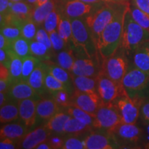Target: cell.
<instances>
[{
	"instance_id": "obj_1",
	"label": "cell",
	"mask_w": 149,
	"mask_h": 149,
	"mask_svg": "<svg viewBox=\"0 0 149 149\" xmlns=\"http://www.w3.org/2000/svg\"><path fill=\"white\" fill-rule=\"evenodd\" d=\"M129 2L122 0L118 3L114 17L102 32L97 43V49L102 58L107 59L120 48L124 17Z\"/></svg>"
},
{
	"instance_id": "obj_2",
	"label": "cell",
	"mask_w": 149,
	"mask_h": 149,
	"mask_svg": "<svg viewBox=\"0 0 149 149\" xmlns=\"http://www.w3.org/2000/svg\"><path fill=\"white\" fill-rule=\"evenodd\" d=\"M148 41H149V31L141 27L133 19L128 5L123 25L120 48L128 55L133 54L137 48Z\"/></svg>"
},
{
	"instance_id": "obj_3",
	"label": "cell",
	"mask_w": 149,
	"mask_h": 149,
	"mask_svg": "<svg viewBox=\"0 0 149 149\" xmlns=\"http://www.w3.org/2000/svg\"><path fill=\"white\" fill-rule=\"evenodd\" d=\"M72 24V38L70 43L76 53H82L89 57L100 55L97 47L93 40L84 18L70 19Z\"/></svg>"
},
{
	"instance_id": "obj_4",
	"label": "cell",
	"mask_w": 149,
	"mask_h": 149,
	"mask_svg": "<svg viewBox=\"0 0 149 149\" xmlns=\"http://www.w3.org/2000/svg\"><path fill=\"white\" fill-rule=\"evenodd\" d=\"M120 1L104 3L101 7L84 18L96 45H97L99 39L104 30L114 17Z\"/></svg>"
},
{
	"instance_id": "obj_5",
	"label": "cell",
	"mask_w": 149,
	"mask_h": 149,
	"mask_svg": "<svg viewBox=\"0 0 149 149\" xmlns=\"http://www.w3.org/2000/svg\"><path fill=\"white\" fill-rule=\"evenodd\" d=\"M122 122V116L114 103L102 104L95 115L93 127L112 133Z\"/></svg>"
},
{
	"instance_id": "obj_6",
	"label": "cell",
	"mask_w": 149,
	"mask_h": 149,
	"mask_svg": "<svg viewBox=\"0 0 149 149\" xmlns=\"http://www.w3.org/2000/svg\"><path fill=\"white\" fill-rule=\"evenodd\" d=\"M126 55L122 48H119L111 57L104 59L103 72L114 81L122 83L123 78L129 67Z\"/></svg>"
},
{
	"instance_id": "obj_7",
	"label": "cell",
	"mask_w": 149,
	"mask_h": 149,
	"mask_svg": "<svg viewBox=\"0 0 149 149\" xmlns=\"http://www.w3.org/2000/svg\"><path fill=\"white\" fill-rule=\"evenodd\" d=\"M149 83V74L133 64L122 79V85L126 94L130 97L139 96L141 92L146 88Z\"/></svg>"
},
{
	"instance_id": "obj_8",
	"label": "cell",
	"mask_w": 149,
	"mask_h": 149,
	"mask_svg": "<svg viewBox=\"0 0 149 149\" xmlns=\"http://www.w3.org/2000/svg\"><path fill=\"white\" fill-rule=\"evenodd\" d=\"M97 92L103 104L113 103L120 97L127 95L122 83L111 79L103 70L98 75Z\"/></svg>"
},
{
	"instance_id": "obj_9",
	"label": "cell",
	"mask_w": 149,
	"mask_h": 149,
	"mask_svg": "<svg viewBox=\"0 0 149 149\" xmlns=\"http://www.w3.org/2000/svg\"><path fill=\"white\" fill-rule=\"evenodd\" d=\"M144 100L141 97H130L125 95L113 102L120 111L122 122L126 124H136L140 115V109Z\"/></svg>"
},
{
	"instance_id": "obj_10",
	"label": "cell",
	"mask_w": 149,
	"mask_h": 149,
	"mask_svg": "<svg viewBox=\"0 0 149 149\" xmlns=\"http://www.w3.org/2000/svg\"><path fill=\"white\" fill-rule=\"evenodd\" d=\"M102 104L101 98L97 92H81L74 90L71 95V104L94 116Z\"/></svg>"
},
{
	"instance_id": "obj_11",
	"label": "cell",
	"mask_w": 149,
	"mask_h": 149,
	"mask_svg": "<svg viewBox=\"0 0 149 149\" xmlns=\"http://www.w3.org/2000/svg\"><path fill=\"white\" fill-rule=\"evenodd\" d=\"M85 149H113L118 148V144L113 134L97 130L91 131L84 138Z\"/></svg>"
},
{
	"instance_id": "obj_12",
	"label": "cell",
	"mask_w": 149,
	"mask_h": 149,
	"mask_svg": "<svg viewBox=\"0 0 149 149\" xmlns=\"http://www.w3.org/2000/svg\"><path fill=\"white\" fill-rule=\"evenodd\" d=\"M103 4H91L81 0H67L62 8H59L61 13L70 19L85 18Z\"/></svg>"
},
{
	"instance_id": "obj_13",
	"label": "cell",
	"mask_w": 149,
	"mask_h": 149,
	"mask_svg": "<svg viewBox=\"0 0 149 149\" xmlns=\"http://www.w3.org/2000/svg\"><path fill=\"white\" fill-rule=\"evenodd\" d=\"M102 70V66H100L98 61V56L89 57L81 55L76 58L72 67L71 73L75 75L98 77Z\"/></svg>"
},
{
	"instance_id": "obj_14",
	"label": "cell",
	"mask_w": 149,
	"mask_h": 149,
	"mask_svg": "<svg viewBox=\"0 0 149 149\" xmlns=\"http://www.w3.org/2000/svg\"><path fill=\"white\" fill-rule=\"evenodd\" d=\"M111 134L114 136L119 146L120 143L137 144L141 138V130L135 124L122 122Z\"/></svg>"
},
{
	"instance_id": "obj_15",
	"label": "cell",
	"mask_w": 149,
	"mask_h": 149,
	"mask_svg": "<svg viewBox=\"0 0 149 149\" xmlns=\"http://www.w3.org/2000/svg\"><path fill=\"white\" fill-rule=\"evenodd\" d=\"M40 99L29 98L18 102L19 118L28 128H32L37 123V102Z\"/></svg>"
},
{
	"instance_id": "obj_16",
	"label": "cell",
	"mask_w": 149,
	"mask_h": 149,
	"mask_svg": "<svg viewBox=\"0 0 149 149\" xmlns=\"http://www.w3.org/2000/svg\"><path fill=\"white\" fill-rule=\"evenodd\" d=\"M8 95L10 101L14 102L29 98L40 99L41 97L28 81L21 79L13 82L9 89Z\"/></svg>"
},
{
	"instance_id": "obj_17",
	"label": "cell",
	"mask_w": 149,
	"mask_h": 149,
	"mask_svg": "<svg viewBox=\"0 0 149 149\" xmlns=\"http://www.w3.org/2000/svg\"><path fill=\"white\" fill-rule=\"evenodd\" d=\"M45 126H39L26 135L19 141V148L25 149H34L42 142L47 141L51 135Z\"/></svg>"
},
{
	"instance_id": "obj_18",
	"label": "cell",
	"mask_w": 149,
	"mask_h": 149,
	"mask_svg": "<svg viewBox=\"0 0 149 149\" xmlns=\"http://www.w3.org/2000/svg\"><path fill=\"white\" fill-rule=\"evenodd\" d=\"M62 109L53 97L40 99L37 105V118L46 122Z\"/></svg>"
},
{
	"instance_id": "obj_19",
	"label": "cell",
	"mask_w": 149,
	"mask_h": 149,
	"mask_svg": "<svg viewBox=\"0 0 149 149\" xmlns=\"http://www.w3.org/2000/svg\"><path fill=\"white\" fill-rule=\"evenodd\" d=\"M29 128L23 122H9L1 126L0 129L1 139L8 138L19 142L29 133Z\"/></svg>"
},
{
	"instance_id": "obj_20",
	"label": "cell",
	"mask_w": 149,
	"mask_h": 149,
	"mask_svg": "<svg viewBox=\"0 0 149 149\" xmlns=\"http://www.w3.org/2000/svg\"><path fill=\"white\" fill-rule=\"evenodd\" d=\"M46 71V63L41 62L37 66L28 79V82L33 88L42 97L48 91L45 86V74Z\"/></svg>"
},
{
	"instance_id": "obj_21",
	"label": "cell",
	"mask_w": 149,
	"mask_h": 149,
	"mask_svg": "<svg viewBox=\"0 0 149 149\" xmlns=\"http://www.w3.org/2000/svg\"><path fill=\"white\" fill-rule=\"evenodd\" d=\"M74 90L81 92H97L98 77L75 75L70 72Z\"/></svg>"
},
{
	"instance_id": "obj_22",
	"label": "cell",
	"mask_w": 149,
	"mask_h": 149,
	"mask_svg": "<svg viewBox=\"0 0 149 149\" xmlns=\"http://www.w3.org/2000/svg\"><path fill=\"white\" fill-rule=\"evenodd\" d=\"M133 64L149 74V41L145 42L133 52Z\"/></svg>"
},
{
	"instance_id": "obj_23",
	"label": "cell",
	"mask_w": 149,
	"mask_h": 149,
	"mask_svg": "<svg viewBox=\"0 0 149 149\" xmlns=\"http://www.w3.org/2000/svg\"><path fill=\"white\" fill-rule=\"evenodd\" d=\"M66 111H59L57 114L45 122L44 126L53 134H64L65 124L71 117Z\"/></svg>"
},
{
	"instance_id": "obj_24",
	"label": "cell",
	"mask_w": 149,
	"mask_h": 149,
	"mask_svg": "<svg viewBox=\"0 0 149 149\" xmlns=\"http://www.w3.org/2000/svg\"><path fill=\"white\" fill-rule=\"evenodd\" d=\"M46 67H47L48 71L51 73L52 75L54 76L56 79H58L61 82L66 86L68 88L70 93L72 94L74 90L73 83L70 75V72L68 71L64 68H61L59 65L54 64H48L46 62Z\"/></svg>"
},
{
	"instance_id": "obj_25",
	"label": "cell",
	"mask_w": 149,
	"mask_h": 149,
	"mask_svg": "<svg viewBox=\"0 0 149 149\" xmlns=\"http://www.w3.org/2000/svg\"><path fill=\"white\" fill-rule=\"evenodd\" d=\"M19 117L18 102L9 101L0 109V122L1 124L17 120Z\"/></svg>"
},
{
	"instance_id": "obj_26",
	"label": "cell",
	"mask_w": 149,
	"mask_h": 149,
	"mask_svg": "<svg viewBox=\"0 0 149 149\" xmlns=\"http://www.w3.org/2000/svg\"><path fill=\"white\" fill-rule=\"evenodd\" d=\"M93 128H94L93 126L87 125L74 117H71L65 124L64 134L79 136L80 135L87 133L88 132H91Z\"/></svg>"
},
{
	"instance_id": "obj_27",
	"label": "cell",
	"mask_w": 149,
	"mask_h": 149,
	"mask_svg": "<svg viewBox=\"0 0 149 149\" xmlns=\"http://www.w3.org/2000/svg\"><path fill=\"white\" fill-rule=\"evenodd\" d=\"M56 6L55 0H50L44 4L35 6L32 19L38 26L43 25L46 18L55 8Z\"/></svg>"
},
{
	"instance_id": "obj_28",
	"label": "cell",
	"mask_w": 149,
	"mask_h": 149,
	"mask_svg": "<svg viewBox=\"0 0 149 149\" xmlns=\"http://www.w3.org/2000/svg\"><path fill=\"white\" fill-rule=\"evenodd\" d=\"M34 8V6L30 4L27 1L11 2L8 12L22 19L32 18Z\"/></svg>"
},
{
	"instance_id": "obj_29",
	"label": "cell",
	"mask_w": 149,
	"mask_h": 149,
	"mask_svg": "<svg viewBox=\"0 0 149 149\" xmlns=\"http://www.w3.org/2000/svg\"><path fill=\"white\" fill-rule=\"evenodd\" d=\"M9 48L13 53L22 59L31 55L30 42L22 36L12 41Z\"/></svg>"
},
{
	"instance_id": "obj_30",
	"label": "cell",
	"mask_w": 149,
	"mask_h": 149,
	"mask_svg": "<svg viewBox=\"0 0 149 149\" xmlns=\"http://www.w3.org/2000/svg\"><path fill=\"white\" fill-rule=\"evenodd\" d=\"M65 111H66L72 117H74L80 122L84 123L88 126H93V121H94L95 116L91 115L88 112L84 111L83 109L76 107L73 104H70L68 107L64 108Z\"/></svg>"
},
{
	"instance_id": "obj_31",
	"label": "cell",
	"mask_w": 149,
	"mask_h": 149,
	"mask_svg": "<svg viewBox=\"0 0 149 149\" xmlns=\"http://www.w3.org/2000/svg\"><path fill=\"white\" fill-rule=\"evenodd\" d=\"M59 35L65 41L66 44H69L72 38L71 19L66 15L61 13V17L57 29Z\"/></svg>"
},
{
	"instance_id": "obj_32",
	"label": "cell",
	"mask_w": 149,
	"mask_h": 149,
	"mask_svg": "<svg viewBox=\"0 0 149 149\" xmlns=\"http://www.w3.org/2000/svg\"><path fill=\"white\" fill-rule=\"evenodd\" d=\"M73 52L71 49L64 50L59 52L56 57L57 64L68 71L71 72L76 59Z\"/></svg>"
},
{
	"instance_id": "obj_33",
	"label": "cell",
	"mask_w": 149,
	"mask_h": 149,
	"mask_svg": "<svg viewBox=\"0 0 149 149\" xmlns=\"http://www.w3.org/2000/svg\"><path fill=\"white\" fill-rule=\"evenodd\" d=\"M22 60H23V66H22L21 80L27 81L33 70L42 61L32 55L24 57V59H22Z\"/></svg>"
},
{
	"instance_id": "obj_34",
	"label": "cell",
	"mask_w": 149,
	"mask_h": 149,
	"mask_svg": "<svg viewBox=\"0 0 149 149\" xmlns=\"http://www.w3.org/2000/svg\"><path fill=\"white\" fill-rule=\"evenodd\" d=\"M10 52L11 60L9 64V70H10L11 79L14 81H19L21 79L22 72V66H23V60L22 58L17 56L8 48Z\"/></svg>"
},
{
	"instance_id": "obj_35",
	"label": "cell",
	"mask_w": 149,
	"mask_h": 149,
	"mask_svg": "<svg viewBox=\"0 0 149 149\" xmlns=\"http://www.w3.org/2000/svg\"><path fill=\"white\" fill-rule=\"evenodd\" d=\"M37 26H38L32 18L24 19L20 26L22 37L29 42L34 40L38 30Z\"/></svg>"
},
{
	"instance_id": "obj_36",
	"label": "cell",
	"mask_w": 149,
	"mask_h": 149,
	"mask_svg": "<svg viewBox=\"0 0 149 149\" xmlns=\"http://www.w3.org/2000/svg\"><path fill=\"white\" fill-rule=\"evenodd\" d=\"M31 55L37 57L42 61H47L50 59V50L44 44L37 40L30 42Z\"/></svg>"
},
{
	"instance_id": "obj_37",
	"label": "cell",
	"mask_w": 149,
	"mask_h": 149,
	"mask_svg": "<svg viewBox=\"0 0 149 149\" xmlns=\"http://www.w3.org/2000/svg\"><path fill=\"white\" fill-rule=\"evenodd\" d=\"M129 10L133 19L139 25L149 31V15L137 8L133 2L129 3Z\"/></svg>"
},
{
	"instance_id": "obj_38",
	"label": "cell",
	"mask_w": 149,
	"mask_h": 149,
	"mask_svg": "<svg viewBox=\"0 0 149 149\" xmlns=\"http://www.w3.org/2000/svg\"><path fill=\"white\" fill-rule=\"evenodd\" d=\"M1 34L12 42L22 36L21 29L16 24L4 22L1 24Z\"/></svg>"
},
{
	"instance_id": "obj_39",
	"label": "cell",
	"mask_w": 149,
	"mask_h": 149,
	"mask_svg": "<svg viewBox=\"0 0 149 149\" xmlns=\"http://www.w3.org/2000/svg\"><path fill=\"white\" fill-rule=\"evenodd\" d=\"M44 82H45V86L46 90H47L48 92L50 93L58 91H67L68 92L70 93L69 90L67 88L66 85L64 84L62 82H61L60 81H59L58 79H56L54 76L52 75V74L48 71L47 67H46ZM70 94H71V93H70Z\"/></svg>"
},
{
	"instance_id": "obj_40",
	"label": "cell",
	"mask_w": 149,
	"mask_h": 149,
	"mask_svg": "<svg viewBox=\"0 0 149 149\" xmlns=\"http://www.w3.org/2000/svg\"><path fill=\"white\" fill-rule=\"evenodd\" d=\"M60 17V8H58L56 6L55 8L48 15L44 24H43V26L48 33L53 32V31H56L57 29Z\"/></svg>"
},
{
	"instance_id": "obj_41",
	"label": "cell",
	"mask_w": 149,
	"mask_h": 149,
	"mask_svg": "<svg viewBox=\"0 0 149 149\" xmlns=\"http://www.w3.org/2000/svg\"><path fill=\"white\" fill-rule=\"evenodd\" d=\"M52 97L55 100L62 108H65L71 104V95L67 91H58L51 93Z\"/></svg>"
},
{
	"instance_id": "obj_42",
	"label": "cell",
	"mask_w": 149,
	"mask_h": 149,
	"mask_svg": "<svg viewBox=\"0 0 149 149\" xmlns=\"http://www.w3.org/2000/svg\"><path fill=\"white\" fill-rule=\"evenodd\" d=\"M62 149H85L84 139H80L75 135L66 137Z\"/></svg>"
},
{
	"instance_id": "obj_43",
	"label": "cell",
	"mask_w": 149,
	"mask_h": 149,
	"mask_svg": "<svg viewBox=\"0 0 149 149\" xmlns=\"http://www.w3.org/2000/svg\"><path fill=\"white\" fill-rule=\"evenodd\" d=\"M50 38L52 43L53 49L55 51H61L66 46V42L61 38V37L59 35L57 31H54L53 32L49 33Z\"/></svg>"
},
{
	"instance_id": "obj_44",
	"label": "cell",
	"mask_w": 149,
	"mask_h": 149,
	"mask_svg": "<svg viewBox=\"0 0 149 149\" xmlns=\"http://www.w3.org/2000/svg\"><path fill=\"white\" fill-rule=\"evenodd\" d=\"M35 40H37V42H40L42 43V44H44V45H46L50 51L51 49H53V46H52V43L49 36V33L46 31L44 27L39 28L38 30H37Z\"/></svg>"
},
{
	"instance_id": "obj_45",
	"label": "cell",
	"mask_w": 149,
	"mask_h": 149,
	"mask_svg": "<svg viewBox=\"0 0 149 149\" xmlns=\"http://www.w3.org/2000/svg\"><path fill=\"white\" fill-rule=\"evenodd\" d=\"M64 134H54L51 135L49 138L48 139V141L49 143L51 146L52 147V149H58V148H62L63 146H64L65 138L66 137H63Z\"/></svg>"
},
{
	"instance_id": "obj_46",
	"label": "cell",
	"mask_w": 149,
	"mask_h": 149,
	"mask_svg": "<svg viewBox=\"0 0 149 149\" xmlns=\"http://www.w3.org/2000/svg\"><path fill=\"white\" fill-rule=\"evenodd\" d=\"M19 148V142L13 139L4 138L1 139L0 148L1 149H15Z\"/></svg>"
},
{
	"instance_id": "obj_47",
	"label": "cell",
	"mask_w": 149,
	"mask_h": 149,
	"mask_svg": "<svg viewBox=\"0 0 149 149\" xmlns=\"http://www.w3.org/2000/svg\"><path fill=\"white\" fill-rule=\"evenodd\" d=\"M10 60L11 57L8 49L6 50L0 48V64L4 65L5 66L8 68Z\"/></svg>"
},
{
	"instance_id": "obj_48",
	"label": "cell",
	"mask_w": 149,
	"mask_h": 149,
	"mask_svg": "<svg viewBox=\"0 0 149 149\" xmlns=\"http://www.w3.org/2000/svg\"><path fill=\"white\" fill-rule=\"evenodd\" d=\"M132 2L149 15V0H132Z\"/></svg>"
},
{
	"instance_id": "obj_49",
	"label": "cell",
	"mask_w": 149,
	"mask_h": 149,
	"mask_svg": "<svg viewBox=\"0 0 149 149\" xmlns=\"http://www.w3.org/2000/svg\"><path fill=\"white\" fill-rule=\"evenodd\" d=\"M140 114L143 120L146 123L149 122V100L143 102L140 109Z\"/></svg>"
},
{
	"instance_id": "obj_50",
	"label": "cell",
	"mask_w": 149,
	"mask_h": 149,
	"mask_svg": "<svg viewBox=\"0 0 149 149\" xmlns=\"http://www.w3.org/2000/svg\"><path fill=\"white\" fill-rule=\"evenodd\" d=\"M14 81L11 79H0V92L8 93Z\"/></svg>"
},
{
	"instance_id": "obj_51",
	"label": "cell",
	"mask_w": 149,
	"mask_h": 149,
	"mask_svg": "<svg viewBox=\"0 0 149 149\" xmlns=\"http://www.w3.org/2000/svg\"><path fill=\"white\" fill-rule=\"evenodd\" d=\"M10 3V0H0V14L5 15L8 13Z\"/></svg>"
},
{
	"instance_id": "obj_52",
	"label": "cell",
	"mask_w": 149,
	"mask_h": 149,
	"mask_svg": "<svg viewBox=\"0 0 149 149\" xmlns=\"http://www.w3.org/2000/svg\"><path fill=\"white\" fill-rule=\"evenodd\" d=\"M11 79L9 68L4 65L0 64V79Z\"/></svg>"
},
{
	"instance_id": "obj_53",
	"label": "cell",
	"mask_w": 149,
	"mask_h": 149,
	"mask_svg": "<svg viewBox=\"0 0 149 149\" xmlns=\"http://www.w3.org/2000/svg\"><path fill=\"white\" fill-rule=\"evenodd\" d=\"M10 42L6 37H5L2 34L0 33V48L3 49H8L10 48Z\"/></svg>"
},
{
	"instance_id": "obj_54",
	"label": "cell",
	"mask_w": 149,
	"mask_h": 149,
	"mask_svg": "<svg viewBox=\"0 0 149 149\" xmlns=\"http://www.w3.org/2000/svg\"><path fill=\"white\" fill-rule=\"evenodd\" d=\"M81 1L86 3H91V4H102V3L117 1V0H81Z\"/></svg>"
},
{
	"instance_id": "obj_55",
	"label": "cell",
	"mask_w": 149,
	"mask_h": 149,
	"mask_svg": "<svg viewBox=\"0 0 149 149\" xmlns=\"http://www.w3.org/2000/svg\"><path fill=\"white\" fill-rule=\"evenodd\" d=\"M9 101L10 100H9L8 93L0 92V107L8 103Z\"/></svg>"
},
{
	"instance_id": "obj_56",
	"label": "cell",
	"mask_w": 149,
	"mask_h": 149,
	"mask_svg": "<svg viewBox=\"0 0 149 149\" xmlns=\"http://www.w3.org/2000/svg\"><path fill=\"white\" fill-rule=\"evenodd\" d=\"M36 149H52V147L48 141H45L39 144L36 147Z\"/></svg>"
},
{
	"instance_id": "obj_57",
	"label": "cell",
	"mask_w": 149,
	"mask_h": 149,
	"mask_svg": "<svg viewBox=\"0 0 149 149\" xmlns=\"http://www.w3.org/2000/svg\"><path fill=\"white\" fill-rule=\"evenodd\" d=\"M146 135H147V142H148V144L149 145V122H147L146 124Z\"/></svg>"
},
{
	"instance_id": "obj_58",
	"label": "cell",
	"mask_w": 149,
	"mask_h": 149,
	"mask_svg": "<svg viewBox=\"0 0 149 149\" xmlns=\"http://www.w3.org/2000/svg\"><path fill=\"white\" fill-rule=\"evenodd\" d=\"M48 1H50V0H37L35 6H40L42 4H44V3H46Z\"/></svg>"
},
{
	"instance_id": "obj_59",
	"label": "cell",
	"mask_w": 149,
	"mask_h": 149,
	"mask_svg": "<svg viewBox=\"0 0 149 149\" xmlns=\"http://www.w3.org/2000/svg\"><path fill=\"white\" fill-rule=\"evenodd\" d=\"M26 1H27V2L29 3L30 4H31L33 6H35L37 0H26Z\"/></svg>"
},
{
	"instance_id": "obj_60",
	"label": "cell",
	"mask_w": 149,
	"mask_h": 149,
	"mask_svg": "<svg viewBox=\"0 0 149 149\" xmlns=\"http://www.w3.org/2000/svg\"><path fill=\"white\" fill-rule=\"evenodd\" d=\"M11 2L15 3V2H19V1H23L24 0H10Z\"/></svg>"
},
{
	"instance_id": "obj_61",
	"label": "cell",
	"mask_w": 149,
	"mask_h": 149,
	"mask_svg": "<svg viewBox=\"0 0 149 149\" xmlns=\"http://www.w3.org/2000/svg\"><path fill=\"white\" fill-rule=\"evenodd\" d=\"M117 1H120V0H117Z\"/></svg>"
}]
</instances>
